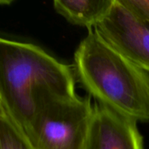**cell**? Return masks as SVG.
Returning a JSON list of instances; mask_svg holds the SVG:
<instances>
[{
    "mask_svg": "<svg viewBox=\"0 0 149 149\" xmlns=\"http://www.w3.org/2000/svg\"><path fill=\"white\" fill-rule=\"evenodd\" d=\"M73 70L99 104L137 123L149 121V72L122 56L93 29L76 49Z\"/></svg>",
    "mask_w": 149,
    "mask_h": 149,
    "instance_id": "obj_1",
    "label": "cell"
},
{
    "mask_svg": "<svg viewBox=\"0 0 149 149\" xmlns=\"http://www.w3.org/2000/svg\"><path fill=\"white\" fill-rule=\"evenodd\" d=\"M73 95L74 73L38 45L0 39V104L24 128L34 113L39 93Z\"/></svg>",
    "mask_w": 149,
    "mask_h": 149,
    "instance_id": "obj_2",
    "label": "cell"
},
{
    "mask_svg": "<svg viewBox=\"0 0 149 149\" xmlns=\"http://www.w3.org/2000/svg\"><path fill=\"white\" fill-rule=\"evenodd\" d=\"M93 112L90 97L45 91L24 129L37 149H84Z\"/></svg>",
    "mask_w": 149,
    "mask_h": 149,
    "instance_id": "obj_3",
    "label": "cell"
},
{
    "mask_svg": "<svg viewBox=\"0 0 149 149\" xmlns=\"http://www.w3.org/2000/svg\"><path fill=\"white\" fill-rule=\"evenodd\" d=\"M93 30L122 56L149 72V24L120 0L113 1Z\"/></svg>",
    "mask_w": 149,
    "mask_h": 149,
    "instance_id": "obj_4",
    "label": "cell"
},
{
    "mask_svg": "<svg viewBox=\"0 0 149 149\" xmlns=\"http://www.w3.org/2000/svg\"><path fill=\"white\" fill-rule=\"evenodd\" d=\"M84 149H144L137 122L96 103Z\"/></svg>",
    "mask_w": 149,
    "mask_h": 149,
    "instance_id": "obj_5",
    "label": "cell"
},
{
    "mask_svg": "<svg viewBox=\"0 0 149 149\" xmlns=\"http://www.w3.org/2000/svg\"><path fill=\"white\" fill-rule=\"evenodd\" d=\"M114 0H55V10L69 23L89 30L106 17Z\"/></svg>",
    "mask_w": 149,
    "mask_h": 149,
    "instance_id": "obj_6",
    "label": "cell"
},
{
    "mask_svg": "<svg viewBox=\"0 0 149 149\" xmlns=\"http://www.w3.org/2000/svg\"><path fill=\"white\" fill-rule=\"evenodd\" d=\"M0 149H37L24 127L0 104Z\"/></svg>",
    "mask_w": 149,
    "mask_h": 149,
    "instance_id": "obj_7",
    "label": "cell"
},
{
    "mask_svg": "<svg viewBox=\"0 0 149 149\" xmlns=\"http://www.w3.org/2000/svg\"><path fill=\"white\" fill-rule=\"evenodd\" d=\"M137 17L149 24V0H120Z\"/></svg>",
    "mask_w": 149,
    "mask_h": 149,
    "instance_id": "obj_8",
    "label": "cell"
}]
</instances>
